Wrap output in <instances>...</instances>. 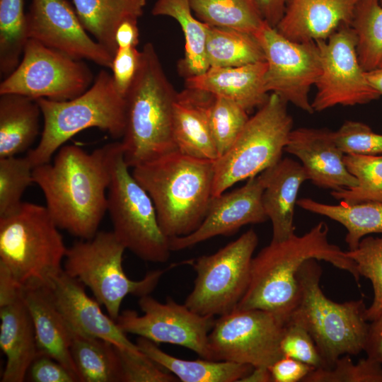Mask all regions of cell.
I'll use <instances>...</instances> for the list:
<instances>
[{"label": "cell", "mask_w": 382, "mask_h": 382, "mask_svg": "<svg viewBox=\"0 0 382 382\" xmlns=\"http://www.w3.org/2000/svg\"><path fill=\"white\" fill-rule=\"evenodd\" d=\"M321 73L311 102L314 112L340 105H364L381 95L370 85L359 60L356 35L349 25L341 26L327 40L316 42Z\"/></svg>", "instance_id": "2e32d148"}, {"label": "cell", "mask_w": 382, "mask_h": 382, "mask_svg": "<svg viewBox=\"0 0 382 382\" xmlns=\"http://www.w3.org/2000/svg\"><path fill=\"white\" fill-rule=\"evenodd\" d=\"M370 85L382 96V67L366 72Z\"/></svg>", "instance_id": "db71d44e"}, {"label": "cell", "mask_w": 382, "mask_h": 382, "mask_svg": "<svg viewBox=\"0 0 382 382\" xmlns=\"http://www.w3.org/2000/svg\"><path fill=\"white\" fill-rule=\"evenodd\" d=\"M76 13L85 30L114 56L117 47L115 32L129 18H139L143 9L128 0H72Z\"/></svg>", "instance_id": "4dcf8cb0"}, {"label": "cell", "mask_w": 382, "mask_h": 382, "mask_svg": "<svg viewBox=\"0 0 382 382\" xmlns=\"http://www.w3.org/2000/svg\"><path fill=\"white\" fill-rule=\"evenodd\" d=\"M126 248L112 231H98L89 239H79L67 248L64 270L89 288L108 315L116 320L128 295H149L165 270L149 271L139 280H132L122 265Z\"/></svg>", "instance_id": "9c48e42d"}, {"label": "cell", "mask_w": 382, "mask_h": 382, "mask_svg": "<svg viewBox=\"0 0 382 382\" xmlns=\"http://www.w3.org/2000/svg\"><path fill=\"white\" fill-rule=\"evenodd\" d=\"M214 163L177 151L132 168L168 239L192 233L204 220L213 197Z\"/></svg>", "instance_id": "3957f363"}, {"label": "cell", "mask_w": 382, "mask_h": 382, "mask_svg": "<svg viewBox=\"0 0 382 382\" xmlns=\"http://www.w3.org/2000/svg\"><path fill=\"white\" fill-rule=\"evenodd\" d=\"M109 156L107 212L113 233L141 260L166 262L171 252L169 239L160 228L151 198L129 171L120 141L109 144Z\"/></svg>", "instance_id": "ba28073f"}, {"label": "cell", "mask_w": 382, "mask_h": 382, "mask_svg": "<svg viewBox=\"0 0 382 382\" xmlns=\"http://www.w3.org/2000/svg\"><path fill=\"white\" fill-rule=\"evenodd\" d=\"M296 204L304 210L342 224L347 230L345 242L349 250L355 249L367 235L382 234V203L340 202L339 204H328L311 198H302L297 200Z\"/></svg>", "instance_id": "f546056e"}, {"label": "cell", "mask_w": 382, "mask_h": 382, "mask_svg": "<svg viewBox=\"0 0 382 382\" xmlns=\"http://www.w3.org/2000/svg\"><path fill=\"white\" fill-rule=\"evenodd\" d=\"M176 94L154 45L146 43L125 97L126 122L120 143L129 168L178 151L173 134Z\"/></svg>", "instance_id": "277c9868"}, {"label": "cell", "mask_w": 382, "mask_h": 382, "mask_svg": "<svg viewBox=\"0 0 382 382\" xmlns=\"http://www.w3.org/2000/svg\"><path fill=\"white\" fill-rule=\"evenodd\" d=\"M314 368L295 359L283 356L270 367L272 382H298Z\"/></svg>", "instance_id": "7dc6e473"}, {"label": "cell", "mask_w": 382, "mask_h": 382, "mask_svg": "<svg viewBox=\"0 0 382 382\" xmlns=\"http://www.w3.org/2000/svg\"><path fill=\"white\" fill-rule=\"evenodd\" d=\"M26 21L28 38L74 59L111 68L113 56L89 36L67 0H31Z\"/></svg>", "instance_id": "e0dca14e"}, {"label": "cell", "mask_w": 382, "mask_h": 382, "mask_svg": "<svg viewBox=\"0 0 382 382\" xmlns=\"http://www.w3.org/2000/svg\"><path fill=\"white\" fill-rule=\"evenodd\" d=\"M364 351L367 358L382 364V312L369 324Z\"/></svg>", "instance_id": "c3c4849f"}, {"label": "cell", "mask_w": 382, "mask_h": 382, "mask_svg": "<svg viewBox=\"0 0 382 382\" xmlns=\"http://www.w3.org/2000/svg\"><path fill=\"white\" fill-rule=\"evenodd\" d=\"M33 178L59 229L79 239L97 233L107 212L109 144L91 153L77 145H63L52 163L34 168Z\"/></svg>", "instance_id": "6da1fadb"}, {"label": "cell", "mask_w": 382, "mask_h": 382, "mask_svg": "<svg viewBox=\"0 0 382 382\" xmlns=\"http://www.w3.org/2000/svg\"><path fill=\"white\" fill-rule=\"evenodd\" d=\"M333 135L345 154L382 155V134L364 122L347 120Z\"/></svg>", "instance_id": "7bdbcfd3"}, {"label": "cell", "mask_w": 382, "mask_h": 382, "mask_svg": "<svg viewBox=\"0 0 382 382\" xmlns=\"http://www.w3.org/2000/svg\"><path fill=\"white\" fill-rule=\"evenodd\" d=\"M284 151L300 160L308 180L318 187L340 191L357 185L345 165V154L337 146L333 132L327 128L292 129Z\"/></svg>", "instance_id": "ffe728a7"}, {"label": "cell", "mask_w": 382, "mask_h": 382, "mask_svg": "<svg viewBox=\"0 0 382 382\" xmlns=\"http://www.w3.org/2000/svg\"><path fill=\"white\" fill-rule=\"evenodd\" d=\"M46 207L23 202L0 217V263L23 288L46 286L63 267L67 248Z\"/></svg>", "instance_id": "52a82bcc"}, {"label": "cell", "mask_w": 382, "mask_h": 382, "mask_svg": "<svg viewBox=\"0 0 382 382\" xmlns=\"http://www.w3.org/2000/svg\"><path fill=\"white\" fill-rule=\"evenodd\" d=\"M206 56L209 67L240 66L265 62L263 50L252 34L209 26Z\"/></svg>", "instance_id": "d6a6232c"}, {"label": "cell", "mask_w": 382, "mask_h": 382, "mask_svg": "<svg viewBox=\"0 0 382 382\" xmlns=\"http://www.w3.org/2000/svg\"><path fill=\"white\" fill-rule=\"evenodd\" d=\"M33 169L27 156L0 158V217L21 206L23 194L34 183Z\"/></svg>", "instance_id": "74e56055"}, {"label": "cell", "mask_w": 382, "mask_h": 382, "mask_svg": "<svg viewBox=\"0 0 382 382\" xmlns=\"http://www.w3.org/2000/svg\"><path fill=\"white\" fill-rule=\"evenodd\" d=\"M286 325L272 313L236 308L219 316L209 333L212 360L269 368L283 357L280 342Z\"/></svg>", "instance_id": "4fadbf2b"}, {"label": "cell", "mask_w": 382, "mask_h": 382, "mask_svg": "<svg viewBox=\"0 0 382 382\" xmlns=\"http://www.w3.org/2000/svg\"><path fill=\"white\" fill-rule=\"evenodd\" d=\"M42 112L35 99L0 94V158L28 150L40 133Z\"/></svg>", "instance_id": "4316f807"}, {"label": "cell", "mask_w": 382, "mask_h": 382, "mask_svg": "<svg viewBox=\"0 0 382 382\" xmlns=\"http://www.w3.org/2000/svg\"><path fill=\"white\" fill-rule=\"evenodd\" d=\"M303 382H382V364L367 357L354 363L345 354L330 368L313 369Z\"/></svg>", "instance_id": "60d3db41"}, {"label": "cell", "mask_w": 382, "mask_h": 382, "mask_svg": "<svg viewBox=\"0 0 382 382\" xmlns=\"http://www.w3.org/2000/svg\"><path fill=\"white\" fill-rule=\"evenodd\" d=\"M195 16L212 27L255 35L265 22L256 0H189Z\"/></svg>", "instance_id": "836d02e7"}, {"label": "cell", "mask_w": 382, "mask_h": 382, "mask_svg": "<svg viewBox=\"0 0 382 382\" xmlns=\"http://www.w3.org/2000/svg\"><path fill=\"white\" fill-rule=\"evenodd\" d=\"M128 1L141 9H143L146 2V0H128Z\"/></svg>", "instance_id": "11a10c76"}, {"label": "cell", "mask_w": 382, "mask_h": 382, "mask_svg": "<svg viewBox=\"0 0 382 382\" xmlns=\"http://www.w3.org/2000/svg\"><path fill=\"white\" fill-rule=\"evenodd\" d=\"M139 315L125 310L115 320L125 334H133L156 344L168 343L186 347L203 359L212 360L208 336L215 319L202 316L170 298L161 303L149 295L139 298Z\"/></svg>", "instance_id": "9a60e30c"}, {"label": "cell", "mask_w": 382, "mask_h": 382, "mask_svg": "<svg viewBox=\"0 0 382 382\" xmlns=\"http://www.w3.org/2000/svg\"><path fill=\"white\" fill-rule=\"evenodd\" d=\"M380 3H381V6H382V0H380Z\"/></svg>", "instance_id": "9f6ffc18"}, {"label": "cell", "mask_w": 382, "mask_h": 382, "mask_svg": "<svg viewBox=\"0 0 382 382\" xmlns=\"http://www.w3.org/2000/svg\"><path fill=\"white\" fill-rule=\"evenodd\" d=\"M141 51L137 47L117 48L111 65L112 76L117 91L126 97L137 74Z\"/></svg>", "instance_id": "f6af8a7d"}, {"label": "cell", "mask_w": 382, "mask_h": 382, "mask_svg": "<svg viewBox=\"0 0 382 382\" xmlns=\"http://www.w3.org/2000/svg\"><path fill=\"white\" fill-rule=\"evenodd\" d=\"M214 95L186 87L176 94L173 110V134L177 150L193 158L215 161L218 152L209 122Z\"/></svg>", "instance_id": "7402d4cb"}, {"label": "cell", "mask_w": 382, "mask_h": 382, "mask_svg": "<svg viewBox=\"0 0 382 382\" xmlns=\"http://www.w3.org/2000/svg\"><path fill=\"white\" fill-rule=\"evenodd\" d=\"M115 347L121 367V382H175L178 378L141 351Z\"/></svg>", "instance_id": "b9f144b4"}, {"label": "cell", "mask_w": 382, "mask_h": 382, "mask_svg": "<svg viewBox=\"0 0 382 382\" xmlns=\"http://www.w3.org/2000/svg\"><path fill=\"white\" fill-rule=\"evenodd\" d=\"M345 253L355 263L359 275L371 282L374 298L366 311L367 320L371 321L382 312V237L365 236L355 249Z\"/></svg>", "instance_id": "f35d334b"}, {"label": "cell", "mask_w": 382, "mask_h": 382, "mask_svg": "<svg viewBox=\"0 0 382 382\" xmlns=\"http://www.w3.org/2000/svg\"><path fill=\"white\" fill-rule=\"evenodd\" d=\"M357 37V51L366 72L382 67V6L380 0H360L350 24Z\"/></svg>", "instance_id": "e575fe53"}, {"label": "cell", "mask_w": 382, "mask_h": 382, "mask_svg": "<svg viewBox=\"0 0 382 382\" xmlns=\"http://www.w3.org/2000/svg\"><path fill=\"white\" fill-rule=\"evenodd\" d=\"M138 18H129L122 21L115 32V41L117 48L134 47L139 42Z\"/></svg>", "instance_id": "f907efd6"}, {"label": "cell", "mask_w": 382, "mask_h": 382, "mask_svg": "<svg viewBox=\"0 0 382 382\" xmlns=\"http://www.w3.org/2000/svg\"><path fill=\"white\" fill-rule=\"evenodd\" d=\"M94 79L81 60L29 38L18 65L1 82L0 94L64 101L84 93Z\"/></svg>", "instance_id": "7c38bea8"}, {"label": "cell", "mask_w": 382, "mask_h": 382, "mask_svg": "<svg viewBox=\"0 0 382 382\" xmlns=\"http://www.w3.org/2000/svg\"><path fill=\"white\" fill-rule=\"evenodd\" d=\"M248 113L236 102L214 96L209 110V122L218 158L228 151L243 130L249 119Z\"/></svg>", "instance_id": "ab89813d"}, {"label": "cell", "mask_w": 382, "mask_h": 382, "mask_svg": "<svg viewBox=\"0 0 382 382\" xmlns=\"http://www.w3.org/2000/svg\"><path fill=\"white\" fill-rule=\"evenodd\" d=\"M23 295L33 320L38 352L51 357L77 376L70 352L74 331L47 286L23 289Z\"/></svg>", "instance_id": "484cf974"}, {"label": "cell", "mask_w": 382, "mask_h": 382, "mask_svg": "<svg viewBox=\"0 0 382 382\" xmlns=\"http://www.w3.org/2000/svg\"><path fill=\"white\" fill-rule=\"evenodd\" d=\"M257 243V235L250 228L216 253L192 261L196 278L184 303L195 313L214 317L236 308L247 290Z\"/></svg>", "instance_id": "8fae6325"}, {"label": "cell", "mask_w": 382, "mask_h": 382, "mask_svg": "<svg viewBox=\"0 0 382 382\" xmlns=\"http://www.w3.org/2000/svg\"><path fill=\"white\" fill-rule=\"evenodd\" d=\"M26 381L32 382H78L77 376L59 361L37 352L27 372Z\"/></svg>", "instance_id": "bcb514c9"}, {"label": "cell", "mask_w": 382, "mask_h": 382, "mask_svg": "<svg viewBox=\"0 0 382 382\" xmlns=\"http://www.w3.org/2000/svg\"><path fill=\"white\" fill-rule=\"evenodd\" d=\"M267 175L266 169L243 186L212 197L204 220L195 231L169 239L171 251L191 248L216 236L232 235L243 226L267 221L262 195Z\"/></svg>", "instance_id": "ac0fdd59"}, {"label": "cell", "mask_w": 382, "mask_h": 382, "mask_svg": "<svg viewBox=\"0 0 382 382\" xmlns=\"http://www.w3.org/2000/svg\"><path fill=\"white\" fill-rule=\"evenodd\" d=\"M328 231V225L320 221L302 236L271 241L253 257L249 284L236 308L263 310L287 324L299 301L298 272L310 259L324 260L348 272L359 284L361 276L355 263L329 241Z\"/></svg>", "instance_id": "7a4b0ae2"}, {"label": "cell", "mask_w": 382, "mask_h": 382, "mask_svg": "<svg viewBox=\"0 0 382 382\" xmlns=\"http://www.w3.org/2000/svg\"><path fill=\"white\" fill-rule=\"evenodd\" d=\"M359 1L286 0L284 14L275 28L294 42L325 40L341 26L350 25Z\"/></svg>", "instance_id": "44dd1931"}, {"label": "cell", "mask_w": 382, "mask_h": 382, "mask_svg": "<svg viewBox=\"0 0 382 382\" xmlns=\"http://www.w3.org/2000/svg\"><path fill=\"white\" fill-rule=\"evenodd\" d=\"M240 382H272V378L269 368L253 367L252 371Z\"/></svg>", "instance_id": "f5cc1de1"}, {"label": "cell", "mask_w": 382, "mask_h": 382, "mask_svg": "<svg viewBox=\"0 0 382 382\" xmlns=\"http://www.w3.org/2000/svg\"><path fill=\"white\" fill-rule=\"evenodd\" d=\"M267 170L262 202L272 222V241H280L295 234L294 221L297 195L301 185L308 178L302 165L290 158H282Z\"/></svg>", "instance_id": "cb8c5ba5"}, {"label": "cell", "mask_w": 382, "mask_h": 382, "mask_svg": "<svg viewBox=\"0 0 382 382\" xmlns=\"http://www.w3.org/2000/svg\"><path fill=\"white\" fill-rule=\"evenodd\" d=\"M266 62L240 66L209 67L204 73L185 79L186 87L231 100L245 110L262 106L269 93L265 84Z\"/></svg>", "instance_id": "603a6c76"}, {"label": "cell", "mask_w": 382, "mask_h": 382, "mask_svg": "<svg viewBox=\"0 0 382 382\" xmlns=\"http://www.w3.org/2000/svg\"><path fill=\"white\" fill-rule=\"evenodd\" d=\"M136 345L142 353L183 382H240L253 369L250 365L226 361L182 359L141 337L137 338Z\"/></svg>", "instance_id": "83f0119b"}, {"label": "cell", "mask_w": 382, "mask_h": 382, "mask_svg": "<svg viewBox=\"0 0 382 382\" xmlns=\"http://www.w3.org/2000/svg\"><path fill=\"white\" fill-rule=\"evenodd\" d=\"M23 288L8 269L0 263V307L10 304L23 296Z\"/></svg>", "instance_id": "681fc988"}, {"label": "cell", "mask_w": 382, "mask_h": 382, "mask_svg": "<svg viewBox=\"0 0 382 382\" xmlns=\"http://www.w3.org/2000/svg\"><path fill=\"white\" fill-rule=\"evenodd\" d=\"M151 13L174 18L185 37V54L178 64L179 74L185 79L204 73L209 68L206 40L209 25L193 13L189 0H157Z\"/></svg>", "instance_id": "f1b7e54d"}, {"label": "cell", "mask_w": 382, "mask_h": 382, "mask_svg": "<svg viewBox=\"0 0 382 382\" xmlns=\"http://www.w3.org/2000/svg\"><path fill=\"white\" fill-rule=\"evenodd\" d=\"M321 275L316 259L308 260L301 266L297 274L299 301L289 323L300 325L311 335L324 368H330L341 356L364 351L369 323L364 300L332 301L320 289Z\"/></svg>", "instance_id": "5b68a950"}, {"label": "cell", "mask_w": 382, "mask_h": 382, "mask_svg": "<svg viewBox=\"0 0 382 382\" xmlns=\"http://www.w3.org/2000/svg\"><path fill=\"white\" fill-rule=\"evenodd\" d=\"M43 118L40 139L26 155L35 168L50 161L72 137L89 128L122 138L126 122V100L116 89L112 74L101 70L92 85L79 96L64 101L36 100Z\"/></svg>", "instance_id": "8992f818"}, {"label": "cell", "mask_w": 382, "mask_h": 382, "mask_svg": "<svg viewBox=\"0 0 382 382\" xmlns=\"http://www.w3.org/2000/svg\"><path fill=\"white\" fill-rule=\"evenodd\" d=\"M70 352L80 382H121L120 360L112 343L74 331Z\"/></svg>", "instance_id": "1f68e13d"}, {"label": "cell", "mask_w": 382, "mask_h": 382, "mask_svg": "<svg viewBox=\"0 0 382 382\" xmlns=\"http://www.w3.org/2000/svg\"><path fill=\"white\" fill-rule=\"evenodd\" d=\"M283 356L289 357L314 369L324 368V362L311 335L299 325L289 323L280 342Z\"/></svg>", "instance_id": "ee69618b"}, {"label": "cell", "mask_w": 382, "mask_h": 382, "mask_svg": "<svg viewBox=\"0 0 382 382\" xmlns=\"http://www.w3.org/2000/svg\"><path fill=\"white\" fill-rule=\"evenodd\" d=\"M265 21L275 28L282 18L286 0H256Z\"/></svg>", "instance_id": "816d5d0a"}, {"label": "cell", "mask_w": 382, "mask_h": 382, "mask_svg": "<svg viewBox=\"0 0 382 382\" xmlns=\"http://www.w3.org/2000/svg\"><path fill=\"white\" fill-rule=\"evenodd\" d=\"M286 105L272 93L249 117L231 147L214 163L213 197L235 183L256 176L282 159L293 129V119Z\"/></svg>", "instance_id": "30bf717a"}, {"label": "cell", "mask_w": 382, "mask_h": 382, "mask_svg": "<svg viewBox=\"0 0 382 382\" xmlns=\"http://www.w3.org/2000/svg\"><path fill=\"white\" fill-rule=\"evenodd\" d=\"M45 286L73 331L106 340L119 347L140 351L116 321L103 312L100 303L88 296L84 285L64 269Z\"/></svg>", "instance_id": "d6986e66"}, {"label": "cell", "mask_w": 382, "mask_h": 382, "mask_svg": "<svg viewBox=\"0 0 382 382\" xmlns=\"http://www.w3.org/2000/svg\"><path fill=\"white\" fill-rule=\"evenodd\" d=\"M345 165L357 180L353 187L332 191V197L346 203H382V155L345 154Z\"/></svg>", "instance_id": "8d00e7d4"}, {"label": "cell", "mask_w": 382, "mask_h": 382, "mask_svg": "<svg viewBox=\"0 0 382 382\" xmlns=\"http://www.w3.org/2000/svg\"><path fill=\"white\" fill-rule=\"evenodd\" d=\"M0 347L6 358L1 381L23 382L38 352L33 320L23 295L0 307Z\"/></svg>", "instance_id": "d4e9b609"}, {"label": "cell", "mask_w": 382, "mask_h": 382, "mask_svg": "<svg viewBox=\"0 0 382 382\" xmlns=\"http://www.w3.org/2000/svg\"><path fill=\"white\" fill-rule=\"evenodd\" d=\"M24 0H0V73L4 78L18 65L28 40Z\"/></svg>", "instance_id": "d590c367"}, {"label": "cell", "mask_w": 382, "mask_h": 382, "mask_svg": "<svg viewBox=\"0 0 382 382\" xmlns=\"http://www.w3.org/2000/svg\"><path fill=\"white\" fill-rule=\"evenodd\" d=\"M254 36L265 57L267 91L277 94L306 112L313 113L308 93L321 73L317 42L291 41L266 21Z\"/></svg>", "instance_id": "5bb4252c"}]
</instances>
